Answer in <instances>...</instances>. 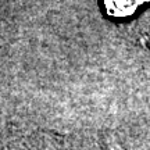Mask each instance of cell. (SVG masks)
I'll use <instances>...</instances> for the list:
<instances>
[{
	"mask_svg": "<svg viewBox=\"0 0 150 150\" xmlns=\"http://www.w3.org/2000/svg\"><path fill=\"white\" fill-rule=\"evenodd\" d=\"M106 7L108 13L117 17H125L132 14L136 8L135 0H106Z\"/></svg>",
	"mask_w": 150,
	"mask_h": 150,
	"instance_id": "obj_1",
	"label": "cell"
},
{
	"mask_svg": "<svg viewBox=\"0 0 150 150\" xmlns=\"http://www.w3.org/2000/svg\"><path fill=\"white\" fill-rule=\"evenodd\" d=\"M108 150H124L122 147H120V146H111Z\"/></svg>",
	"mask_w": 150,
	"mask_h": 150,
	"instance_id": "obj_2",
	"label": "cell"
},
{
	"mask_svg": "<svg viewBox=\"0 0 150 150\" xmlns=\"http://www.w3.org/2000/svg\"><path fill=\"white\" fill-rule=\"evenodd\" d=\"M135 1H150V0H135Z\"/></svg>",
	"mask_w": 150,
	"mask_h": 150,
	"instance_id": "obj_3",
	"label": "cell"
},
{
	"mask_svg": "<svg viewBox=\"0 0 150 150\" xmlns=\"http://www.w3.org/2000/svg\"><path fill=\"white\" fill-rule=\"evenodd\" d=\"M147 43H149V45H150V38H149V39H147Z\"/></svg>",
	"mask_w": 150,
	"mask_h": 150,
	"instance_id": "obj_4",
	"label": "cell"
}]
</instances>
